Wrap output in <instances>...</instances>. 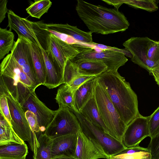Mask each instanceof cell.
Listing matches in <instances>:
<instances>
[{"label":"cell","mask_w":159,"mask_h":159,"mask_svg":"<svg viewBox=\"0 0 159 159\" xmlns=\"http://www.w3.org/2000/svg\"><path fill=\"white\" fill-rule=\"evenodd\" d=\"M0 159H25V158H15L0 157Z\"/></svg>","instance_id":"43"},{"label":"cell","mask_w":159,"mask_h":159,"mask_svg":"<svg viewBox=\"0 0 159 159\" xmlns=\"http://www.w3.org/2000/svg\"><path fill=\"white\" fill-rule=\"evenodd\" d=\"M95 77L89 75H80L74 79L68 85L74 92L81 85Z\"/></svg>","instance_id":"37"},{"label":"cell","mask_w":159,"mask_h":159,"mask_svg":"<svg viewBox=\"0 0 159 159\" xmlns=\"http://www.w3.org/2000/svg\"><path fill=\"white\" fill-rule=\"evenodd\" d=\"M6 97L11 118V126L23 141L28 142L31 150L34 152L38 145L25 116V112L19 103L14 98L3 83L0 81V95Z\"/></svg>","instance_id":"6"},{"label":"cell","mask_w":159,"mask_h":159,"mask_svg":"<svg viewBox=\"0 0 159 159\" xmlns=\"http://www.w3.org/2000/svg\"><path fill=\"white\" fill-rule=\"evenodd\" d=\"M159 1L156 0H124V3L135 8L140 9L150 12H152L158 9L157 4Z\"/></svg>","instance_id":"30"},{"label":"cell","mask_w":159,"mask_h":159,"mask_svg":"<svg viewBox=\"0 0 159 159\" xmlns=\"http://www.w3.org/2000/svg\"><path fill=\"white\" fill-rule=\"evenodd\" d=\"M77 144L74 156L77 159H98L110 157L95 140L86 135L81 129L77 134Z\"/></svg>","instance_id":"12"},{"label":"cell","mask_w":159,"mask_h":159,"mask_svg":"<svg viewBox=\"0 0 159 159\" xmlns=\"http://www.w3.org/2000/svg\"><path fill=\"white\" fill-rule=\"evenodd\" d=\"M79 112L94 125L108 134L107 128L99 112L94 93Z\"/></svg>","instance_id":"19"},{"label":"cell","mask_w":159,"mask_h":159,"mask_svg":"<svg viewBox=\"0 0 159 159\" xmlns=\"http://www.w3.org/2000/svg\"><path fill=\"white\" fill-rule=\"evenodd\" d=\"M42 49L45 61L46 78L44 85L49 89L64 84L63 73L50 55Z\"/></svg>","instance_id":"17"},{"label":"cell","mask_w":159,"mask_h":159,"mask_svg":"<svg viewBox=\"0 0 159 159\" xmlns=\"http://www.w3.org/2000/svg\"><path fill=\"white\" fill-rule=\"evenodd\" d=\"M30 46L36 79L39 86L43 85L45 81L46 68L41 49L30 42Z\"/></svg>","instance_id":"22"},{"label":"cell","mask_w":159,"mask_h":159,"mask_svg":"<svg viewBox=\"0 0 159 159\" xmlns=\"http://www.w3.org/2000/svg\"><path fill=\"white\" fill-rule=\"evenodd\" d=\"M148 148L149 150L152 159H159V132L151 138Z\"/></svg>","instance_id":"35"},{"label":"cell","mask_w":159,"mask_h":159,"mask_svg":"<svg viewBox=\"0 0 159 159\" xmlns=\"http://www.w3.org/2000/svg\"><path fill=\"white\" fill-rule=\"evenodd\" d=\"M123 45L132 54L131 61L149 73L159 64V41L148 37H132Z\"/></svg>","instance_id":"4"},{"label":"cell","mask_w":159,"mask_h":159,"mask_svg":"<svg viewBox=\"0 0 159 159\" xmlns=\"http://www.w3.org/2000/svg\"><path fill=\"white\" fill-rule=\"evenodd\" d=\"M80 52V49L75 43H67L50 33L47 52L51 56L63 73L67 61L72 60Z\"/></svg>","instance_id":"11"},{"label":"cell","mask_w":159,"mask_h":159,"mask_svg":"<svg viewBox=\"0 0 159 159\" xmlns=\"http://www.w3.org/2000/svg\"><path fill=\"white\" fill-rule=\"evenodd\" d=\"M0 113L11 126V118L7 100L4 95H0Z\"/></svg>","instance_id":"36"},{"label":"cell","mask_w":159,"mask_h":159,"mask_svg":"<svg viewBox=\"0 0 159 159\" xmlns=\"http://www.w3.org/2000/svg\"><path fill=\"white\" fill-rule=\"evenodd\" d=\"M82 75L79 73L75 63L68 60L65 64L63 71L64 84L68 85L74 79Z\"/></svg>","instance_id":"31"},{"label":"cell","mask_w":159,"mask_h":159,"mask_svg":"<svg viewBox=\"0 0 159 159\" xmlns=\"http://www.w3.org/2000/svg\"><path fill=\"white\" fill-rule=\"evenodd\" d=\"M148 119V116H144L140 114L127 126L122 142L126 148L139 145L143 139L149 137Z\"/></svg>","instance_id":"14"},{"label":"cell","mask_w":159,"mask_h":159,"mask_svg":"<svg viewBox=\"0 0 159 159\" xmlns=\"http://www.w3.org/2000/svg\"><path fill=\"white\" fill-rule=\"evenodd\" d=\"M140 152H150L148 148H144L138 145L129 148H127L116 155L123 154H130Z\"/></svg>","instance_id":"38"},{"label":"cell","mask_w":159,"mask_h":159,"mask_svg":"<svg viewBox=\"0 0 159 159\" xmlns=\"http://www.w3.org/2000/svg\"><path fill=\"white\" fill-rule=\"evenodd\" d=\"M52 159H77L74 156H62L52 158Z\"/></svg>","instance_id":"42"},{"label":"cell","mask_w":159,"mask_h":159,"mask_svg":"<svg viewBox=\"0 0 159 159\" xmlns=\"http://www.w3.org/2000/svg\"><path fill=\"white\" fill-rule=\"evenodd\" d=\"M108 159H152L150 153L140 152L111 156Z\"/></svg>","instance_id":"34"},{"label":"cell","mask_w":159,"mask_h":159,"mask_svg":"<svg viewBox=\"0 0 159 159\" xmlns=\"http://www.w3.org/2000/svg\"><path fill=\"white\" fill-rule=\"evenodd\" d=\"M71 111L76 116L84 133L96 141L109 157L116 155L127 148L121 142L94 125L79 112Z\"/></svg>","instance_id":"8"},{"label":"cell","mask_w":159,"mask_h":159,"mask_svg":"<svg viewBox=\"0 0 159 159\" xmlns=\"http://www.w3.org/2000/svg\"><path fill=\"white\" fill-rule=\"evenodd\" d=\"M30 42L22 37L18 36L11 53L37 88L39 86L31 54Z\"/></svg>","instance_id":"10"},{"label":"cell","mask_w":159,"mask_h":159,"mask_svg":"<svg viewBox=\"0 0 159 159\" xmlns=\"http://www.w3.org/2000/svg\"><path fill=\"white\" fill-rule=\"evenodd\" d=\"M14 131L11 126L0 113V146L25 143Z\"/></svg>","instance_id":"23"},{"label":"cell","mask_w":159,"mask_h":159,"mask_svg":"<svg viewBox=\"0 0 159 159\" xmlns=\"http://www.w3.org/2000/svg\"><path fill=\"white\" fill-rule=\"evenodd\" d=\"M96 81V77H95L85 82L74 92L75 105L77 111L79 112L93 96Z\"/></svg>","instance_id":"20"},{"label":"cell","mask_w":159,"mask_h":159,"mask_svg":"<svg viewBox=\"0 0 159 159\" xmlns=\"http://www.w3.org/2000/svg\"><path fill=\"white\" fill-rule=\"evenodd\" d=\"M81 129L79 121L72 111L67 107H59L44 134L53 139L64 135L77 134Z\"/></svg>","instance_id":"7"},{"label":"cell","mask_w":159,"mask_h":159,"mask_svg":"<svg viewBox=\"0 0 159 159\" xmlns=\"http://www.w3.org/2000/svg\"><path fill=\"white\" fill-rule=\"evenodd\" d=\"M7 16V27L10 30H14L18 36L22 37L40 48L33 32L31 21L20 17L11 10H8Z\"/></svg>","instance_id":"15"},{"label":"cell","mask_w":159,"mask_h":159,"mask_svg":"<svg viewBox=\"0 0 159 159\" xmlns=\"http://www.w3.org/2000/svg\"><path fill=\"white\" fill-rule=\"evenodd\" d=\"M0 80L20 106L36 88L11 53L7 55L1 63Z\"/></svg>","instance_id":"3"},{"label":"cell","mask_w":159,"mask_h":159,"mask_svg":"<svg viewBox=\"0 0 159 159\" xmlns=\"http://www.w3.org/2000/svg\"><path fill=\"white\" fill-rule=\"evenodd\" d=\"M106 3L109 4L111 5L114 6L115 8L117 10L119 7L123 3H124V0H102Z\"/></svg>","instance_id":"41"},{"label":"cell","mask_w":159,"mask_h":159,"mask_svg":"<svg viewBox=\"0 0 159 159\" xmlns=\"http://www.w3.org/2000/svg\"><path fill=\"white\" fill-rule=\"evenodd\" d=\"M74 62L82 75L97 77L106 71L107 66L102 61L89 60H80Z\"/></svg>","instance_id":"21"},{"label":"cell","mask_w":159,"mask_h":159,"mask_svg":"<svg viewBox=\"0 0 159 159\" xmlns=\"http://www.w3.org/2000/svg\"><path fill=\"white\" fill-rule=\"evenodd\" d=\"M94 94L99 112L108 134L122 142L127 126L122 119L106 92L97 81Z\"/></svg>","instance_id":"5"},{"label":"cell","mask_w":159,"mask_h":159,"mask_svg":"<svg viewBox=\"0 0 159 159\" xmlns=\"http://www.w3.org/2000/svg\"><path fill=\"white\" fill-rule=\"evenodd\" d=\"M80 52L71 61L73 62L80 60L101 61L107 66V71L117 70L124 65L128 60L121 52L104 49L97 51L93 48L84 47L75 43Z\"/></svg>","instance_id":"9"},{"label":"cell","mask_w":159,"mask_h":159,"mask_svg":"<svg viewBox=\"0 0 159 159\" xmlns=\"http://www.w3.org/2000/svg\"><path fill=\"white\" fill-rule=\"evenodd\" d=\"M14 35L10 30L0 28V60L11 50L15 42Z\"/></svg>","instance_id":"28"},{"label":"cell","mask_w":159,"mask_h":159,"mask_svg":"<svg viewBox=\"0 0 159 159\" xmlns=\"http://www.w3.org/2000/svg\"><path fill=\"white\" fill-rule=\"evenodd\" d=\"M21 107L25 112L28 110L36 115L41 132L45 131L56 112V111H53L48 108L41 102L37 97L35 90L29 94Z\"/></svg>","instance_id":"13"},{"label":"cell","mask_w":159,"mask_h":159,"mask_svg":"<svg viewBox=\"0 0 159 159\" xmlns=\"http://www.w3.org/2000/svg\"><path fill=\"white\" fill-rule=\"evenodd\" d=\"M149 74L153 76L155 81L159 86V64L152 68Z\"/></svg>","instance_id":"40"},{"label":"cell","mask_w":159,"mask_h":159,"mask_svg":"<svg viewBox=\"0 0 159 159\" xmlns=\"http://www.w3.org/2000/svg\"><path fill=\"white\" fill-rule=\"evenodd\" d=\"M7 0L0 1V23L4 20L6 13L8 12V10L7 7Z\"/></svg>","instance_id":"39"},{"label":"cell","mask_w":159,"mask_h":159,"mask_svg":"<svg viewBox=\"0 0 159 159\" xmlns=\"http://www.w3.org/2000/svg\"><path fill=\"white\" fill-rule=\"evenodd\" d=\"M25 114L34 137L38 139L36 134H40L41 131L37 116L33 113L28 110L25 111Z\"/></svg>","instance_id":"33"},{"label":"cell","mask_w":159,"mask_h":159,"mask_svg":"<svg viewBox=\"0 0 159 159\" xmlns=\"http://www.w3.org/2000/svg\"><path fill=\"white\" fill-rule=\"evenodd\" d=\"M31 23L33 32L40 48L47 52L50 33L48 29L46 24L42 21H31Z\"/></svg>","instance_id":"27"},{"label":"cell","mask_w":159,"mask_h":159,"mask_svg":"<svg viewBox=\"0 0 159 159\" xmlns=\"http://www.w3.org/2000/svg\"><path fill=\"white\" fill-rule=\"evenodd\" d=\"M48 29L53 30L67 35L74 39L83 43L93 44L92 33L90 32H85L76 26L66 24H46Z\"/></svg>","instance_id":"18"},{"label":"cell","mask_w":159,"mask_h":159,"mask_svg":"<svg viewBox=\"0 0 159 159\" xmlns=\"http://www.w3.org/2000/svg\"><path fill=\"white\" fill-rule=\"evenodd\" d=\"M74 93L67 84H63L60 86L55 98L59 107H67L71 111H77L75 105Z\"/></svg>","instance_id":"24"},{"label":"cell","mask_w":159,"mask_h":159,"mask_svg":"<svg viewBox=\"0 0 159 159\" xmlns=\"http://www.w3.org/2000/svg\"><path fill=\"white\" fill-rule=\"evenodd\" d=\"M77 134L61 136L52 139V157L74 156L77 144Z\"/></svg>","instance_id":"16"},{"label":"cell","mask_w":159,"mask_h":159,"mask_svg":"<svg viewBox=\"0 0 159 159\" xmlns=\"http://www.w3.org/2000/svg\"><path fill=\"white\" fill-rule=\"evenodd\" d=\"M148 124L149 137L151 138L159 132V106L148 116Z\"/></svg>","instance_id":"32"},{"label":"cell","mask_w":159,"mask_h":159,"mask_svg":"<svg viewBox=\"0 0 159 159\" xmlns=\"http://www.w3.org/2000/svg\"><path fill=\"white\" fill-rule=\"evenodd\" d=\"M75 9L92 33L108 34L123 32L129 26L125 16L116 8H108L78 0Z\"/></svg>","instance_id":"2"},{"label":"cell","mask_w":159,"mask_h":159,"mask_svg":"<svg viewBox=\"0 0 159 159\" xmlns=\"http://www.w3.org/2000/svg\"><path fill=\"white\" fill-rule=\"evenodd\" d=\"M52 4L49 0H35L26 9V11L31 16L40 19L48 12Z\"/></svg>","instance_id":"29"},{"label":"cell","mask_w":159,"mask_h":159,"mask_svg":"<svg viewBox=\"0 0 159 159\" xmlns=\"http://www.w3.org/2000/svg\"><path fill=\"white\" fill-rule=\"evenodd\" d=\"M28 153V148L25 143L0 146V157L25 158Z\"/></svg>","instance_id":"26"},{"label":"cell","mask_w":159,"mask_h":159,"mask_svg":"<svg viewBox=\"0 0 159 159\" xmlns=\"http://www.w3.org/2000/svg\"><path fill=\"white\" fill-rule=\"evenodd\" d=\"M38 140V145L34 152L33 159H52V139L44 133L39 136Z\"/></svg>","instance_id":"25"},{"label":"cell","mask_w":159,"mask_h":159,"mask_svg":"<svg viewBox=\"0 0 159 159\" xmlns=\"http://www.w3.org/2000/svg\"><path fill=\"white\" fill-rule=\"evenodd\" d=\"M122 119L128 126L139 116L137 94L117 70L106 71L96 77Z\"/></svg>","instance_id":"1"}]
</instances>
